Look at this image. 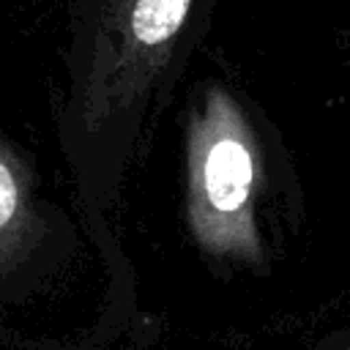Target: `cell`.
Masks as SVG:
<instances>
[{"label":"cell","instance_id":"1","mask_svg":"<svg viewBox=\"0 0 350 350\" xmlns=\"http://www.w3.org/2000/svg\"><path fill=\"white\" fill-rule=\"evenodd\" d=\"M200 0H79L60 139L82 200L118 197L145 118L197 38Z\"/></svg>","mask_w":350,"mask_h":350},{"label":"cell","instance_id":"2","mask_svg":"<svg viewBox=\"0 0 350 350\" xmlns=\"http://www.w3.org/2000/svg\"><path fill=\"white\" fill-rule=\"evenodd\" d=\"M183 161V216L194 246L211 262L262 271L265 145L246 104L224 82H205L191 96Z\"/></svg>","mask_w":350,"mask_h":350},{"label":"cell","instance_id":"3","mask_svg":"<svg viewBox=\"0 0 350 350\" xmlns=\"http://www.w3.org/2000/svg\"><path fill=\"white\" fill-rule=\"evenodd\" d=\"M38 235L36 172L27 153L0 134V271L22 260Z\"/></svg>","mask_w":350,"mask_h":350},{"label":"cell","instance_id":"4","mask_svg":"<svg viewBox=\"0 0 350 350\" xmlns=\"http://www.w3.org/2000/svg\"><path fill=\"white\" fill-rule=\"evenodd\" d=\"M347 350H350V347H347Z\"/></svg>","mask_w":350,"mask_h":350}]
</instances>
